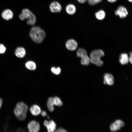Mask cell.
Segmentation results:
<instances>
[{"label":"cell","mask_w":132,"mask_h":132,"mask_svg":"<svg viewBox=\"0 0 132 132\" xmlns=\"http://www.w3.org/2000/svg\"><path fill=\"white\" fill-rule=\"evenodd\" d=\"M29 35L33 40L37 43H42L46 35L44 31L38 26H33L31 28Z\"/></svg>","instance_id":"cell-1"},{"label":"cell","mask_w":132,"mask_h":132,"mask_svg":"<svg viewBox=\"0 0 132 132\" xmlns=\"http://www.w3.org/2000/svg\"><path fill=\"white\" fill-rule=\"evenodd\" d=\"M28 108L27 105L22 102H20L17 103L13 112L18 120L22 121L25 120Z\"/></svg>","instance_id":"cell-2"},{"label":"cell","mask_w":132,"mask_h":132,"mask_svg":"<svg viewBox=\"0 0 132 132\" xmlns=\"http://www.w3.org/2000/svg\"><path fill=\"white\" fill-rule=\"evenodd\" d=\"M104 55V52L102 50L98 49L93 50L90 55V62L98 66H100L103 65V62L100 58Z\"/></svg>","instance_id":"cell-3"},{"label":"cell","mask_w":132,"mask_h":132,"mask_svg":"<svg viewBox=\"0 0 132 132\" xmlns=\"http://www.w3.org/2000/svg\"><path fill=\"white\" fill-rule=\"evenodd\" d=\"M125 123L123 121L118 120L111 125L110 129L112 132L120 130L121 128L123 127Z\"/></svg>","instance_id":"cell-4"},{"label":"cell","mask_w":132,"mask_h":132,"mask_svg":"<svg viewBox=\"0 0 132 132\" xmlns=\"http://www.w3.org/2000/svg\"><path fill=\"white\" fill-rule=\"evenodd\" d=\"M27 127L30 132H37L39 130L40 127L39 123L35 120L30 121L28 124Z\"/></svg>","instance_id":"cell-5"},{"label":"cell","mask_w":132,"mask_h":132,"mask_svg":"<svg viewBox=\"0 0 132 132\" xmlns=\"http://www.w3.org/2000/svg\"><path fill=\"white\" fill-rule=\"evenodd\" d=\"M115 13L116 15H119L120 18H122L126 17L128 14V12L126 9L122 6L119 7Z\"/></svg>","instance_id":"cell-6"},{"label":"cell","mask_w":132,"mask_h":132,"mask_svg":"<svg viewBox=\"0 0 132 132\" xmlns=\"http://www.w3.org/2000/svg\"><path fill=\"white\" fill-rule=\"evenodd\" d=\"M49 7L51 12L54 13L60 12L62 9L60 4L56 1L51 3Z\"/></svg>","instance_id":"cell-7"},{"label":"cell","mask_w":132,"mask_h":132,"mask_svg":"<svg viewBox=\"0 0 132 132\" xmlns=\"http://www.w3.org/2000/svg\"><path fill=\"white\" fill-rule=\"evenodd\" d=\"M104 80L103 83L104 84H107L110 86L113 85L114 83V79L113 76L111 74L106 73L104 77Z\"/></svg>","instance_id":"cell-8"},{"label":"cell","mask_w":132,"mask_h":132,"mask_svg":"<svg viewBox=\"0 0 132 132\" xmlns=\"http://www.w3.org/2000/svg\"><path fill=\"white\" fill-rule=\"evenodd\" d=\"M66 46L68 50L74 51L77 48V42L73 39H70L68 40L66 44Z\"/></svg>","instance_id":"cell-9"},{"label":"cell","mask_w":132,"mask_h":132,"mask_svg":"<svg viewBox=\"0 0 132 132\" xmlns=\"http://www.w3.org/2000/svg\"><path fill=\"white\" fill-rule=\"evenodd\" d=\"M44 124L47 128L48 132H53L55 130L56 124L53 120H51L49 122L45 120L44 122Z\"/></svg>","instance_id":"cell-10"},{"label":"cell","mask_w":132,"mask_h":132,"mask_svg":"<svg viewBox=\"0 0 132 132\" xmlns=\"http://www.w3.org/2000/svg\"><path fill=\"white\" fill-rule=\"evenodd\" d=\"M32 12L27 9H23L22 13L19 15V18L22 20L28 19L30 17Z\"/></svg>","instance_id":"cell-11"},{"label":"cell","mask_w":132,"mask_h":132,"mask_svg":"<svg viewBox=\"0 0 132 132\" xmlns=\"http://www.w3.org/2000/svg\"><path fill=\"white\" fill-rule=\"evenodd\" d=\"M13 14L12 11L10 9H7L3 11L2 13V16L4 19L8 20L11 19Z\"/></svg>","instance_id":"cell-12"},{"label":"cell","mask_w":132,"mask_h":132,"mask_svg":"<svg viewBox=\"0 0 132 132\" xmlns=\"http://www.w3.org/2000/svg\"><path fill=\"white\" fill-rule=\"evenodd\" d=\"M30 111L32 114L34 116H37L41 113L40 108L37 105H33L30 108Z\"/></svg>","instance_id":"cell-13"},{"label":"cell","mask_w":132,"mask_h":132,"mask_svg":"<svg viewBox=\"0 0 132 132\" xmlns=\"http://www.w3.org/2000/svg\"><path fill=\"white\" fill-rule=\"evenodd\" d=\"M119 61L122 65L127 64L129 61L128 55L126 53L121 54L120 56Z\"/></svg>","instance_id":"cell-14"},{"label":"cell","mask_w":132,"mask_h":132,"mask_svg":"<svg viewBox=\"0 0 132 132\" xmlns=\"http://www.w3.org/2000/svg\"><path fill=\"white\" fill-rule=\"evenodd\" d=\"M15 54L16 56L19 58H22L25 56V51L23 47H19L17 48L15 51Z\"/></svg>","instance_id":"cell-15"},{"label":"cell","mask_w":132,"mask_h":132,"mask_svg":"<svg viewBox=\"0 0 132 132\" xmlns=\"http://www.w3.org/2000/svg\"><path fill=\"white\" fill-rule=\"evenodd\" d=\"M66 10L67 13L69 14L72 15L75 13L76 9L74 5L72 4H69L66 6Z\"/></svg>","instance_id":"cell-16"},{"label":"cell","mask_w":132,"mask_h":132,"mask_svg":"<svg viewBox=\"0 0 132 132\" xmlns=\"http://www.w3.org/2000/svg\"><path fill=\"white\" fill-rule=\"evenodd\" d=\"M54 98L50 97L48 100L47 105L48 108L50 111L52 112L54 111Z\"/></svg>","instance_id":"cell-17"},{"label":"cell","mask_w":132,"mask_h":132,"mask_svg":"<svg viewBox=\"0 0 132 132\" xmlns=\"http://www.w3.org/2000/svg\"><path fill=\"white\" fill-rule=\"evenodd\" d=\"M36 21V18L35 15L31 12L30 15L27 21V24L28 25H33L35 24Z\"/></svg>","instance_id":"cell-18"},{"label":"cell","mask_w":132,"mask_h":132,"mask_svg":"<svg viewBox=\"0 0 132 132\" xmlns=\"http://www.w3.org/2000/svg\"><path fill=\"white\" fill-rule=\"evenodd\" d=\"M81 58V62L82 65H88L90 64V58L87 55L82 56Z\"/></svg>","instance_id":"cell-19"},{"label":"cell","mask_w":132,"mask_h":132,"mask_svg":"<svg viewBox=\"0 0 132 132\" xmlns=\"http://www.w3.org/2000/svg\"><path fill=\"white\" fill-rule=\"evenodd\" d=\"M95 15L97 19L102 20L105 18V13L104 11L101 10L96 12L95 14Z\"/></svg>","instance_id":"cell-20"},{"label":"cell","mask_w":132,"mask_h":132,"mask_svg":"<svg viewBox=\"0 0 132 132\" xmlns=\"http://www.w3.org/2000/svg\"><path fill=\"white\" fill-rule=\"evenodd\" d=\"M26 67L28 69L31 70H34L36 68V65L35 63L32 61H29L26 64Z\"/></svg>","instance_id":"cell-21"},{"label":"cell","mask_w":132,"mask_h":132,"mask_svg":"<svg viewBox=\"0 0 132 132\" xmlns=\"http://www.w3.org/2000/svg\"><path fill=\"white\" fill-rule=\"evenodd\" d=\"M77 56L80 57L87 55V53L86 51L84 49L82 48H79L77 50Z\"/></svg>","instance_id":"cell-22"},{"label":"cell","mask_w":132,"mask_h":132,"mask_svg":"<svg viewBox=\"0 0 132 132\" xmlns=\"http://www.w3.org/2000/svg\"><path fill=\"white\" fill-rule=\"evenodd\" d=\"M55 105L58 106H61L63 105V103L60 99L58 97H55L54 98Z\"/></svg>","instance_id":"cell-23"},{"label":"cell","mask_w":132,"mask_h":132,"mask_svg":"<svg viewBox=\"0 0 132 132\" xmlns=\"http://www.w3.org/2000/svg\"><path fill=\"white\" fill-rule=\"evenodd\" d=\"M51 70L53 73L56 75L59 74L61 72V69L59 67L56 68L55 67H52L51 68Z\"/></svg>","instance_id":"cell-24"},{"label":"cell","mask_w":132,"mask_h":132,"mask_svg":"<svg viewBox=\"0 0 132 132\" xmlns=\"http://www.w3.org/2000/svg\"><path fill=\"white\" fill-rule=\"evenodd\" d=\"M89 4L91 5H94L101 2L102 0H87Z\"/></svg>","instance_id":"cell-25"},{"label":"cell","mask_w":132,"mask_h":132,"mask_svg":"<svg viewBox=\"0 0 132 132\" xmlns=\"http://www.w3.org/2000/svg\"><path fill=\"white\" fill-rule=\"evenodd\" d=\"M6 50V48L2 44H0V53H4Z\"/></svg>","instance_id":"cell-26"},{"label":"cell","mask_w":132,"mask_h":132,"mask_svg":"<svg viewBox=\"0 0 132 132\" xmlns=\"http://www.w3.org/2000/svg\"><path fill=\"white\" fill-rule=\"evenodd\" d=\"M56 130L55 132H67L66 130L62 128H59Z\"/></svg>","instance_id":"cell-27"},{"label":"cell","mask_w":132,"mask_h":132,"mask_svg":"<svg viewBox=\"0 0 132 132\" xmlns=\"http://www.w3.org/2000/svg\"><path fill=\"white\" fill-rule=\"evenodd\" d=\"M130 56L129 57V61L132 64V52H131L130 53Z\"/></svg>","instance_id":"cell-28"},{"label":"cell","mask_w":132,"mask_h":132,"mask_svg":"<svg viewBox=\"0 0 132 132\" xmlns=\"http://www.w3.org/2000/svg\"><path fill=\"white\" fill-rule=\"evenodd\" d=\"M46 114V112L44 111H43L41 112V115L43 117L45 116Z\"/></svg>","instance_id":"cell-29"},{"label":"cell","mask_w":132,"mask_h":132,"mask_svg":"<svg viewBox=\"0 0 132 132\" xmlns=\"http://www.w3.org/2000/svg\"><path fill=\"white\" fill-rule=\"evenodd\" d=\"M80 3H84L86 2L87 0H77Z\"/></svg>","instance_id":"cell-30"},{"label":"cell","mask_w":132,"mask_h":132,"mask_svg":"<svg viewBox=\"0 0 132 132\" xmlns=\"http://www.w3.org/2000/svg\"><path fill=\"white\" fill-rule=\"evenodd\" d=\"M2 104V99L0 98V109Z\"/></svg>","instance_id":"cell-31"},{"label":"cell","mask_w":132,"mask_h":132,"mask_svg":"<svg viewBox=\"0 0 132 132\" xmlns=\"http://www.w3.org/2000/svg\"><path fill=\"white\" fill-rule=\"evenodd\" d=\"M110 2L113 3L116 1L117 0H107Z\"/></svg>","instance_id":"cell-32"},{"label":"cell","mask_w":132,"mask_h":132,"mask_svg":"<svg viewBox=\"0 0 132 132\" xmlns=\"http://www.w3.org/2000/svg\"><path fill=\"white\" fill-rule=\"evenodd\" d=\"M128 0L130 2H132V0Z\"/></svg>","instance_id":"cell-33"}]
</instances>
